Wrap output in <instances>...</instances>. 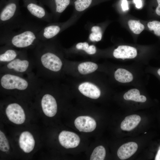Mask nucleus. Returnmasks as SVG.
<instances>
[{"instance_id":"nucleus-6","label":"nucleus","mask_w":160,"mask_h":160,"mask_svg":"<svg viewBox=\"0 0 160 160\" xmlns=\"http://www.w3.org/2000/svg\"><path fill=\"white\" fill-rule=\"evenodd\" d=\"M16 2L8 3L0 10V27L21 16Z\"/></svg>"},{"instance_id":"nucleus-21","label":"nucleus","mask_w":160,"mask_h":160,"mask_svg":"<svg viewBox=\"0 0 160 160\" xmlns=\"http://www.w3.org/2000/svg\"><path fill=\"white\" fill-rule=\"evenodd\" d=\"M103 32L101 27L98 25H94L90 28L89 36V40L92 42L100 41L102 37Z\"/></svg>"},{"instance_id":"nucleus-28","label":"nucleus","mask_w":160,"mask_h":160,"mask_svg":"<svg viewBox=\"0 0 160 160\" xmlns=\"http://www.w3.org/2000/svg\"><path fill=\"white\" fill-rule=\"evenodd\" d=\"M157 5L155 9V13L156 15L160 17V0H156Z\"/></svg>"},{"instance_id":"nucleus-15","label":"nucleus","mask_w":160,"mask_h":160,"mask_svg":"<svg viewBox=\"0 0 160 160\" xmlns=\"http://www.w3.org/2000/svg\"><path fill=\"white\" fill-rule=\"evenodd\" d=\"M138 148L137 144L134 142H129L121 146L118 150L117 154L121 160L127 159L133 155Z\"/></svg>"},{"instance_id":"nucleus-20","label":"nucleus","mask_w":160,"mask_h":160,"mask_svg":"<svg viewBox=\"0 0 160 160\" xmlns=\"http://www.w3.org/2000/svg\"><path fill=\"white\" fill-rule=\"evenodd\" d=\"M98 68L97 65L91 62H86L80 64L78 67L79 72L82 74H88L95 71Z\"/></svg>"},{"instance_id":"nucleus-23","label":"nucleus","mask_w":160,"mask_h":160,"mask_svg":"<svg viewBox=\"0 0 160 160\" xmlns=\"http://www.w3.org/2000/svg\"><path fill=\"white\" fill-rule=\"evenodd\" d=\"M76 47L77 49L83 50L89 55H93L97 51L95 45H89L86 42L78 43L76 44Z\"/></svg>"},{"instance_id":"nucleus-33","label":"nucleus","mask_w":160,"mask_h":160,"mask_svg":"<svg viewBox=\"0 0 160 160\" xmlns=\"http://www.w3.org/2000/svg\"><path fill=\"white\" fill-rule=\"evenodd\" d=\"M146 133V132H145L144 133H145H145Z\"/></svg>"},{"instance_id":"nucleus-2","label":"nucleus","mask_w":160,"mask_h":160,"mask_svg":"<svg viewBox=\"0 0 160 160\" xmlns=\"http://www.w3.org/2000/svg\"><path fill=\"white\" fill-rule=\"evenodd\" d=\"M51 40L40 41L35 47L36 58L44 70L56 72L60 71L63 65L59 56L54 52Z\"/></svg>"},{"instance_id":"nucleus-7","label":"nucleus","mask_w":160,"mask_h":160,"mask_svg":"<svg viewBox=\"0 0 160 160\" xmlns=\"http://www.w3.org/2000/svg\"><path fill=\"white\" fill-rule=\"evenodd\" d=\"M6 113L8 119L15 124H20L25 121V115L24 110L17 103L8 104L6 108Z\"/></svg>"},{"instance_id":"nucleus-19","label":"nucleus","mask_w":160,"mask_h":160,"mask_svg":"<svg viewBox=\"0 0 160 160\" xmlns=\"http://www.w3.org/2000/svg\"><path fill=\"white\" fill-rule=\"evenodd\" d=\"M123 97L126 100H132L137 102L143 103L146 100V97L144 95H140L139 91L136 89L129 90L124 94Z\"/></svg>"},{"instance_id":"nucleus-5","label":"nucleus","mask_w":160,"mask_h":160,"mask_svg":"<svg viewBox=\"0 0 160 160\" xmlns=\"http://www.w3.org/2000/svg\"><path fill=\"white\" fill-rule=\"evenodd\" d=\"M72 23V18L63 23H50L42 27L39 31L38 34V38L40 41L51 40Z\"/></svg>"},{"instance_id":"nucleus-13","label":"nucleus","mask_w":160,"mask_h":160,"mask_svg":"<svg viewBox=\"0 0 160 160\" xmlns=\"http://www.w3.org/2000/svg\"><path fill=\"white\" fill-rule=\"evenodd\" d=\"M137 55V51L135 48L127 45L119 46L113 52V55L116 58L132 59Z\"/></svg>"},{"instance_id":"nucleus-32","label":"nucleus","mask_w":160,"mask_h":160,"mask_svg":"<svg viewBox=\"0 0 160 160\" xmlns=\"http://www.w3.org/2000/svg\"><path fill=\"white\" fill-rule=\"evenodd\" d=\"M158 74L160 76V68L157 71Z\"/></svg>"},{"instance_id":"nucleus-30","label":"nucleus","mask_w":160,"mask_h":160,"mask_svg":"<svg viewBox=\"0 0 160 160\" xmlns=\"http://www.w3.org/2000/svg\"><path fill=\"white\" fill-rule=\"evenodd\" d=\"M133 2L135 4L136 7L138 9L142 7V4L141 0H133Z\"/></svg>"},{"instance_id":"nucleus-8","label":"nucleus","mask_w":160,"mask_h":160,"mask_svg":"<svg viewBox=\"0 0 160 160\" xmlns=\"http://www.w3.org/2000/svg\"><path fill=\"white\" fill-rule=\"evenodd\" d=\"M58 139L61 145L67 149L76 147L80 142V138L77 135L66 131H63L60 132Z\"/></svg>"},{"instance_id":"nucleus-26","label":"nucleus","mask_w":160,"mask_h":160,"mask_svg":"<svg viewBox=\"0 0 160 160\" xmlns=\"http://www.w3.org/2000/svg\"><path fill=\"white\" fill-rule=\"evenodd\" d=\"M10 149L8 141L4 133L0 131V150L3 152H8Z\"/></svg>"},{"instance_id":"nucleus-22","label":"nucleus","mask_w":160,"mask_h":160,"mask_svg":"<svg viewBox=\"0 0 160 160\" xmlns=\"http://www.w3.org/2000/svg\"><path fill=\"white\" fill-rule=\"evenodd\" d=\"M106 155L104 147L100 145L96 147L92 152L90 158L91 160H103Z\"/></svg>"},{"instance_id":"nucleus-1","label":"nucleus","mask_w":160,"mask_h":160,"mask_svg":"<svg viewBox=\"0 0 160 160\" xmlns=\"http://www.w3.org/2000/svg\"><path fill=\"white\" fill-rule=\"evenodd\" d=\"M42 28L21 15L0 27V44L23 49L35 47L40 41L38 34Z\"/></svg>"},{"instance_id":"nucleus-14","label":"nucleus","mask_w":160,"mask_h":160,"mask_svg":"<svg viewBox=\"0 0 160 160\" xmlns=\"http://www.w3.org/2000/svg\"><path fill=\"white\" fill-rule=\"evenodd\" d=\"M78 89L83 95L91 98L97 99L100 95V91L99 88L90 82H85L81 84Z\"/></svg>"},{"instance_id":"nucleus-31","label":"nucleus","mask_w":160,"mask_h":160,"mask_svg":"<svg viewBox=\"0 0 160 160\" xmlns=\"http://www.w3.org/2000/svg\"><path fill=\"white\" fill-rule=\"evenodd\" d=\"M155 160H160V146L158 150L155 158Z\"/></svg>"},{"instance_id":"nucleus-3","label":"nucleus","mask_w":160,"mask_h":160,"mask_svg":"<svg viewBox=\"0 0 160 160\" xmlns=\"http://www.w3.org/2000/svg\"><path fill=\"white\" fill-rule=\"evenodd\" d=\"M1 76V88L7 90L23 91L33 88L31 80L21 75L11 73H4Z\"/></svg>"},{"instance_id":"nucleus-12","label":"nucleus","mask_w":160,"mask_h":160,"mask_svg":"<svg viewBox=\"0 0 160 160\" xmlns=\"http://www.w3.org/2000/svg\"><path fill=\"white\" fill-rule=\"evenodd\" d=\"M21 51L10 46L4 45L0 47L1 63L5 64L12 61L18 56Z\"/></svg>"},{"instance_id":"nucleus-11","label":"nucleus","mask_w":160,"mask_h":160,"mask_svg":"<svg viewBox=\"0 0 160 160\" xmlns=\"http://www.w3.org/2000/svg\"><path fill=\"white\" fill-rule=\"evenodd\" d=\"M20 148L26 153H29L33 149L35 141L33 136L29 132L25 131L20 134L19 140Z\"/></svg>"},{"instance_id":"nucleus-27","label":"nucleus","mask_w":160,"mask_h":160,"mask_svg":"<svg viewBox=\"0 0 160 160\" xmlns=\"http://www.w3.org/2000/svg\"><path fill=\"white\" fill-rule=\"evenodd\" d=\"M147 26L150 31H153L156 35L160 37V21L156 20L150 21Z\"/></svg>"},{"instance_id":"nucleus-24","label":"nucleus","mask_w":160,"mask_h":160,"mask_svg":"<svg viewBox=\"0 0 160 160\" xmlns=\"http://www.w3.org/2000/svg\"><path fill=\"white\" fill-rule=\"evenodd\" d=\"M92 0H76L74 2L75 10L78 13H81L88 8Z\"/></svg>"},{"instance_id":"nucleus-10","label":"nucleus","mask_w":160,"mask_h":160,"mask_svg":"<svg viewBox=\"0 0 160 160\" xmlns=\"http://www.w3.org/2000/svg\"><path fill=\"white\" fill-rule=\"evenodd\" d=\"M74 124L79 131L86 132L93 131L96 127L95 120L92 117L88 116L78 117L75 120Z\"/></svg>"},{"instance_id":"nucleus-25","label":"nucleus","mask_w":160,"mask_h":160,"mask_svg":"<svg viewBox=\"0 0 160 160\" xmlns=\"http://www.w3.org/2000/svg\"><path fill=\"white\" fill-rule=\"evenodd\" d=\"M128 24L130 30L135 34L140 33L145 28L144 25L139 20H129Z\"/></svg>"},{"instance_id":"nucleus-18","label":"nucleus","mask_w":160,"mask_h":160,"mask_svg":"<svg viewBox=\"0 0 160 160\" xmlns=\"http://www.w3.org/2000/svg\"><path fill=\"white\" fill-rule=\"evenodd\" d=\"M114 77L117 81L121 83H127L131 81L133 79L132 74L124 69L119 68L115 72Z\"/></svg>"},{"instance_id":"nucleus-16","label":"nucleus","mask_w":160,"mask_h":160,"mask_svg":"<svg viewBox=\"0 0 160 160\" xmlns=\"http://www.w3.org/2000/svg\"><path fill=\"white\" fill-rule=\"evenodd\" d=\"M141 119L140 117L137 115L133 114L127 116L121 122V128L123 130L131 131L137 126Z\"/></svg>"},{"instance_id":"nucleus-17","label":"nucleus","mask_w":160,"mask_h":160,"mask_svg":"<svg viewBox=\"0 0 160 160\" xmlns=\"http://www.w3.org/2000/svg\"><path fill=\"white\" fill-rule=\"evenodd\" d=\"M55 5L51 8L53 20H57L70 3V0H54Z\"/></svg>"},{"instance_id":"nucleus-29","label":"nucleus","mask_w":160,"mask_h":160,"mask_svg":"<svg viewBox=\"0 0 160 160\" xmlns=\"http://www.w3.org/2000/svg\"><path fill=\"white\" fill-rule=\"evenodd\" d=\"M121 7L124 11L127 10L129 9L127 1V0H123L121 4Z\"/></svg>"},{"instance_id":"nucleus-9","label":"nucleus","mask_w":160,"mask_h":160,"mask_svg":"<svg viewBox=\"0 0 160 160\" xmlns=\"http://www.w3.org/2000/svg\"><path fill=\"white\" fill-rule=\"evenodd\" d=\"M41 105L44 114L49 117L55 115L57 109V104L54 97L49 94H46L43 96Z\"/></svg>"},{"instance_id":"nucleus-4","label":"nucleus","mask_w":160,"mask_h":160,"mask_svg":"<svg viewBox=\"0 0 160 160\" xmlns=\"http://www.w3.org/2000/svg\"><path fill=\"white\" fill-rule=\"evenodd\" d=\"M31 62L24 50L21 51L18 56L12 61L4 64L2 69L4 73L20 75L27 72L31 66Z\"/></svg>"}]
</instances>
